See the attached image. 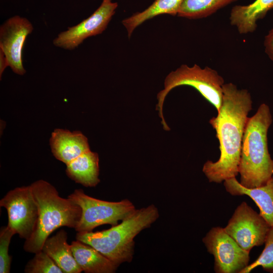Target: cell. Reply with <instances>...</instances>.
Masks as SVG:
<instances>
[{
    "mask_svg": "<svg viewBox=\"0 0 273 273\" xmlns=\"http://www.w3.org/2000/svg\"><path fill=\"white\" fill-rule=\"evenodd\" d=\"M222 92L217 115L209 120L219 142L220 157L216 162L208 160L202 168L209 181L216 183L239 173L242 140L252 105L249 92L232 83H224Z\"/></svg>",
    "mask_w": 273,
    "mask_h": 273,
    "instance_id": "1",
    "label": "cell"
},
{
    "mask_svg": "<svg viewBox=\"0 0 273 273\" xmlns=\"http://www.w3.org/2000/svg\"><path fill=\"white\" fill-rule=\"evenodd\" d=\"M272 121L268 106L261 104L249 117L242 143L239 173L247 188L265 185L273 176V160L268 152L267 132Z\"/></svg>",
    "mask_w": 273,
    "mask_h": 273,
    "instance_id": "2",
    "label": "cell"
},
{
    "mask_svg": "<svg viewBox=\"0 0 273 273\" xmlns=\"http://www.w3.org/2000/svg\"><path fill=\"white\" fill-rule=\"evenodd\" d=\"M159 216L153 204L135 209L120 223L109 229L93 232H77V240L89 245L119 266L130 262L133 257L134 238L149 228Z\"/></svg>",
    "mask_w": 273,
    "mask_h": 273,
    "instance_id": "3",
    "label": "cell"
},
{
    "mask_svg": "<svg viewBox=\"0 0 273 273\" xmlns=\"http://www.w3.org/2000/svg\"><path fill=\"white\" fill-rule=\"evenodd\" d=\"M30 186L37 204L38 217L34 231L25 240L23 248L25 251L35 254L42 250L45 241L58 228L75 229L82 210L69 198L60 197L56 188L47 181L38 180Z\"/></svg>",
    "mask_w": 273,
    "mask_h": 273,
    "instance_id": "4",
    "label": "cell"
},
{
    "mask_svg": "<svg viewBox=\"0 0 273 273\" xmlns=\"http://www.w3.org/2000/svg\"><path fill=\"white\" fill-rule=\"evenodd\" d=\"M224 83L223 77L216 70L207 66L202 68L197 64L192 67L184 64L171 71L164 80V88L157 96L158 102L156 109L158 112L163 128L166 131L170 130L164 118L163 108L165 98L172 89L180 85L191 86L218 112L222 101Z\"/></svg>",
    "mask_w": 273,
    "mask_h": 273,
    "instance_id": "5",
    "label": "cell"
},
{
    "mask_svg": "<svg viewBox=\"0 0 273 273\" xmlns=\"http://www.w3.org/2000/svg\"><path fill=\"white\" fill-rule=\"evenodd\" d=\"M68 197L81 208V218L74 229L77 232H92L103 224L117 225L136 209L127 199L118 202L101 200L87 195L81 189H75Z\"/></svg>",
    "mask_w": 273,
    "mask_h": 273,
    "instance_id": "6",
    "label": "cell"
},
{
    "mask_svg": "<svg viewBox=\"0 0 273 273\" xmlns=\"http://www.w3.org/2000/svg\"><path fill=\"white\" fill-rule=\"evenodd\" d=\"M0 206L7 210V225L20 238L29 239L34 231L38 217V208L31 186L9 191L1 200Z\"/></svg>",
    "mask_w": 273,
    "mask_h": 273,
    "instance_id": "7",
    "label": "cell"
},
{
    "mask_svg": "<svg viewBox=\"0 0 273 273\" xmlns=\"http://www.w3.org/2000/svg\"><path fill=\"white\" fill-rule=\"evenodd\" d=\"M203 242L214 257V268L217 273H240L249 264L250 252L242 249L223 228H212Z\"/></svg>",
    "mask_w": 273,
    "mask_h": 273,
    "instance_id": "8",
    "label": "cell"
},
{
    "mask_svg": "<svg viewBox=\"0 0 273 273\" xmlns=\"http://www.w3.org/2000/svg\"><path fill=\"white\" fill-rule=\"evenodd\" d=\"M270 227L260 214L243 202L223 229L242 249L250 252L264 243Z\"/></svg>",
    "mask_w": 273,
    "mask_h": 273,
    "instance_id": "9",
    "label": "cell"
},
{
    "mask_svg": "<svg viewBox=\"0 0 273 273\" xmlns=\"http://www.w3.org/2000/svg\"><path fill=\"white\" fill-rule=\"evenodd\" d=\"M117 7V3L103 1L89 17L58 34L53 40L54 45L65 50H72L87 38L102 33L107 27Z\"/></svg>",
    "mask_w": 273,
    "mask_h": 273,
    "instance_id": "10",
    "label": "cell"
},
{
    "mask_svg": "<svg viewBox=\"0 0 273 273\" xmlns=\"http://www.w3.org/2000/svg\"><path fill=\"white\" fill-rule=\"evenodd\" d=\"M33 30L32 23L27 18L18 15L9 18L0 27V49L7 58L9 67L18 75L26 73L23 65V49Z\"/></svg>",
    "mask_w": 273,
    "mask_h": 273,
    "instance_id": "11",
    "label": "cell"
},
{
    "mask_svg": "<svg viewBox=\"0 0 273 273\" xmlns=\"http://www.w3.org/2000/svg\"><path fill=\"white\" fill-rule=\"evenodd\" d=\"M50 146L53 156L66 165L90 150L87 138L81 131L63 128L52 132Z\"/></svg>",
    "mask_w": 273,
    "mask_h": 273,
    "instance_id": "12",
    "label": "cell"
},
{
    "mask_svg": "<svg viewBox=\"0 0 273 273\" xmlns=\"http://www.w3.org/2000/svg\"><path fill=\"white\" fill-rule=\"evenodd\" d=\"M223 184L232 195L250 197L259 208L260 215L270 227L273 226V176L265 185L254 188L243 187L236 177L225 179Z\"/></svg>",
    "mask_w": 273,
    "mask_h": 273,
    "instance_id": "13",
    "label": "cell"
},
{
    "mask_svg": "<svg viewBox=\"0 0 273 273\" xmlns=\"http://www.w3.org/2000/svg\"><path fill=\"white\" fill-rule=\"evenodd\" d=\"M273 8V0H256L246 6H234L230 13L232 25L242 34L254 32L257 22L263 18L268 11Z\"/></svg>",
    "mask_w": 273,
    "mask_h": 273,
    "instance_id": "14",
    "label": "cell"
},
{
    "mask_svg": "<svg viewBox=\"0 0 273 273\" xmlns=\"http://www.w3.org/2000/svg\"><path fill=\"white\" fill-rule=\"evenodd\" d=\"M66 173L85 187H96L100 182L98 153L89 150L81 154L66 164Z\"/></svg>",
    "mask_w": 273,
    "mask_h": 273,
    "instance_id": "15",
    "label": "cell"
},
{
    "mask_svg": "<svg viewBox=\"0 0 273 273\" xmlns=\"http://www.w3.org/2000/svg\"><path fill=\"white\" fill-rule=\"evenodd\" d=\"M71 245L75 259L84 272L113 273L118 267L89 245L76 240Z\"/></svg>",
    "mask_w": 273,
    "mask_h": 273,
    "instance_id": "16",
    "label": "cell"
},
{
    "mask_svg": "<svg viewBox=\"0 0 273 273\" xmlns=\"http://www.w3.org/2000/svg\"><path fill=\"white\" fill-rule=\"evenodd\" d=\"M67 241V233L61 230L45 241L41 250L48 254L64 273H80L82 270L73 255L71 245Z\"/></svg>",
    "mask_w": 273,
    "mask_h": 273,
    "instance_id": "17",
    "label": "cell"
},
{
    "mask_svg": "<svg viewBox=\"0 0 273 273\" xmlns=\"http://www.w3.org/2000/svg\"><path fill=\"white\" fill-rule=\"evenodd\" d=\"M183 0H156L144 11L124 19L122 23L129 38L133 30L146 21L162 14L177 15Z\"/></svg>",
    "mask_w": 273,
    "mask_h": 273,
    "instance_id": "18",
    "label": "cell"
},
{
    "mask_svg": "<svg viewBox=\"0 0 273 273\" xmlns=\"http://www.w3.org/2000/svg\"><path fill=\"white\" fill-rule=\"evenodd\" d=\"M237 0H183L177 16L188 19L206 17Z\"/></svg>",
    "mask_w": 273,
    "mask_h": 273,
    "instance_id": "19",
    "label": "cell"
},
{
    "mask_svg": "<svg viewBox=\"0 0 273 273\" xmlns=\"http://www.w3.org/2000/svg\"><path fill=\"white\" fill-rule=\"evenodd\" d=\"M26 273H64L53 259L42 250L34 256L25 266Z\"/></svg>",
    "mask_w": 273,
    "mask_h": 273,
    "instance_id": "20",
    "label": "cell"
},
{
    "mask_svg": "<svg viewBox=\"0 0 273 273\" xmlns=\"http://www.w3.org/2000/svg\"><path fill=\"white\" fill-rule=\"evenodd\" d=\"M264 244V248L257 259L247 265L240 273L250 272L259 266L266 271L273 272V226L270 227Z\"/></svg>",
    "mask_w": 273,
    "mask_h": 273,
    "instance_id": "21",
    "label": "cell"
},
{
    "mask_svg": "<svg viewBox=\"0 0 273 273\" xmlns=\"http://www.w3.org/2000/svg\"><path fill=\"white\" fill-rule=\"evenodd\" d=\"M15 234L8 225L2 227L0 231V272L9 273L11 257L9 254V247L12 237Z\"/></svg>",
    "mask_w": 273,
    "mask_h": 273,
    "instance_id": "22",
    "label": "cell"
},
{
    "mask_svg": "<svg viewBox=\"0 0 273 273\" xmlns=\"http://www.w3.org/2000/svg\"><path fill=\"white\" fill-rule=\"evenodd\" d=\"M264 44L266 53L273 61V28L266 35Z\"/></svg>",
    "mask_w": 273,
    "mask_h": 273,
    "instance_id": "23",
    "label": "cell"
},
{
    "mask_svg": "<svg viewBox=\"0 0 273 273\" xmlns=\"http://www.w3.org/2000/svg\"><path fill=\"white\" fill-rule=\"evenodd\" d=\"M9 66V62L4 52L0 49V78H2V76L5 69Z\"/></svg>",
    "mask_w": 273,
    "mask_h": 273,
    "instance_id": "24",
    "label": "cell"
},
{
    "mask_svg": "<svg viewBox=\"0 0 273 273\" xmlns=\"http://www.w3.org/2000/svg\"><path fill=\"white\" fill-rule=\"evenodd\" d=\"M103 1H108V2H111V0H103Z\"/></svg>",
    "mask_w": 273,
    "mask_h": 273,
    "instance_id": "25",
    "label": "cell"
}]
</instances>
